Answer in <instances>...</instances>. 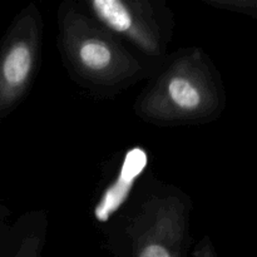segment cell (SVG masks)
<instances>
[{
    "label": "cell",
    "instance_id": "cell-8",
    "mask_svg": "<svg viewBox=\"0 0 257 257\" xmlns=\"http://www.w3.org/2000/svg\"><path fill=\"white\" fill-rule=\"evenodd\" d=\"M196 257H216L211 242L208 240H203L196 250Z\"/></svg>",
    "mask_w": 257,
    "mask_h": 257
},
{
    "label": "cell",
    "instance_id": "cell-6",
    "mask_svg": "<svg viewBox=\"0 0 257 257\" xmlns=\"http://www.w3.org/2000/svg\"><path fill=\"white\" fill-rule=\"evenodd\" d=\"M148 163L147 152L141 147L128 151L119 173L112 185L107 187L94 208V216L99 222H105L127 201L136 181Z\"/></svg>",
    "mask_w": 257,
    "mask_h": 257
},
{
    "label": "cell",
    "instance_id": "cell-1",
    "mask_svg": "<svg viewBox=\"0 0 257 257\" xmlns=\"http://www.w3.org/2000/svg\"><path fill=\"white\" fill-rule=\"evenodd\" d=\"M225 107L217 72L200 49L176 55L141 94L136 113L146 122L163 125L215 119Z\"/></svg>",
    "mask_w": 257,
    "mask_h": 257
},
{
    "label": "cell",
    "instance_id": "cell-4",
    "mask_svg": "<svg viewBox=\"0 0 257 257\" xmlns=\"http://www.w3.org/2000/svg\"><path fill=\"white\" fill-rule=\"evenodd\" d=\"M188 215L187 203L177 196L150 198L128 228L132 257H182Z\"/></svg>",
    "mask_w": 257,
    "mask_h": 257
},
{
    "label": "cell",
    "instance_id": "cell-2",
    "mask_svg": "<svg viewBox=\"0 0 257 257\" xmlns=\"http://www.w3.org/2000/svg\"><path fill=\"white\" fill-rule=\"evenodd\" d=\"M59 44L72 72L97 88H119L137 79L143 67L112 32L94 18L64 4L59 12Z\"/></svg>",
    "mask_w": 257,
    "mask_h": 257
},
{
    "label": "cell",
    "instance_id": "cell-3",
    "mask_svg": "<svg viewBox=\"0 0 257 257\" xmlns=\"http://www.w3.org/2000/svg\"><path fill=\"white\" fill-rule=\"evenodd\" d=\"M43 23L34 5L17 15L0 43V120L20 104L37 75Z\"/></svg>",
    "mask_w": 257,
    "mask_h": 257
},
{
    "label": "cell",
    "instance_id": "cell-5",
    "mask_svg": "<svg viewBox=\"0 0 257 257\" xmlns=\"http://www.w3.org/2000/svg\"><path fill=\"white\" fill-rule=\"evenodd\" d=\"M89 12L99 24L120 35L151 57L163 53L167 43L155 4L145 0H92Z\"/></svg>",
    "mask_w": 257,
    "mask_h": 257
},
{
    "label": "cell",
    "instance_id": "cell-7",
    "mask_svg": "<svg viewBox=\"0 0 257 257\" xmlns=\"http://www.w3.org/2000/svg\"><path fill=\"white\" fill-rule=\"evenodd\" d=\"M208 4L225 10H233L252 15H255L257 9V3L253 0H208Z\"/></svg>",
    "mask_w": 257,
    "mask_h": 257
}]
</instances>
